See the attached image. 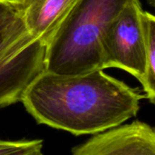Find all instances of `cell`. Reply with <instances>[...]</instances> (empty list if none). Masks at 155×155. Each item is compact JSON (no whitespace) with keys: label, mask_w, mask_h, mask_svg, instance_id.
Here are the masks:
<instances>
[{"label":"cell","mask_w":155,"mask_h":155,"mask_svg":"<svg viewBox=\"0 0 155 155\" xmlns=\"http://www.w3.org/2000/svg\"><path fill=\"white\" fill-rule=\"evenodd\" d=\"M77 0H16L14 6L30 35L45 45Z\"/></svg>","instance_id":"8992f818"},{"label":"cell","mask_w":155,"mask_h":155,"mask_svg":"<svg viewBox=\"0 0 155 155\" xmlns=\"http://www.w3.org/2000/svg\"><path fill=\"white\" fill-rule=\"evenodd\" d=\"M72 155H155V131L141 121L121 124L94 134Z\"/></svg>","instance_id":"5b68a950"},{"label":"cell","mask_w":155,"mask_h":155,"mask_svg":"<svg viewBox=\"0 0 155 155\" xmlns=\"http://www.w3.org/2000/svg\"><path fill=\"white\" fill-rule=\"evenodd\" d=\"M43 140H1L0 155H43Z\"/></svg>","instance_id":"ba28073f"},{"label":"cell","mask_w":155,"mask_h":155,"mask_svg":"<svg viewBox=\"0 0 155 155\" xmlns=\"http://www.w3.org/2000/svg\"><path fill=\"white\" fill-rule=\"evenodd\" d=\"M148 3L152 5V6H154L155 5V0H147Z\"/></svg>","instance_id":"8fae6325"},{"label":"cell","mask_w":155,"mask_h":155,"mask_svg":"<svg viewBox=\"0 0 155 155\" xmlns=\"http://www.w3.org/2000/svg\"><path fill=\"white\" fill-rule=\"evenodd\" d=\"M143 25L145 39L146 70L144 82L142 84L145 99L155 104V17L143 10Z\"/></svg>","instance_id":"52a82bcc"},{"label":"cell","mask_w":155,"mask_h":155,"mask_svg":"<svg viewBox=\"0 0 155 155\" xmlns=\"http://www.w3.org/2000/svg\"><path fill=\"white\" fill-rule=\"evenodd\" d=\"M17 15L14 5L0 1V26L13 19Z\"/></svg>","instance_id":"9c48e42d"},{"label":"cell","mask_w":155,"mask_h":155,"mask_svg":"<svg viewBox=\"0 0 155 155\" xmlns=\"http://www.w3.org/2000/svg\"><path fill=\"white\" fill-rule=\"evenodd\" d=\"M143 13L140 1H132L108 25L101 40L103 69L126 71L141 84L146 70Z\"/></svg>","instance_id":"277c9868"},{"label":"cell","mask_w":155,"mask_h":155,"mask_svg":"<svg viewBox=\"0 0 155 155\" xmlns=\"http://www.w3.org/2000/svg\"><path fill=\"white\" fill-rule=\"evenodd\" d=\"M145 95L98 69L77 75L43 72L21 102L40 124L79 136L96 134L135 117Z\"/></svg>","instance_id":"6da1fadb"},{"label":"cell","mask_w":155,"mask_h":155,"mask_svg":"<svg viewBox=\"0 0 155 155\" xmlns=\"http://www.w3.org/2000/svg\"><path fill=\"white\" fill-rule=\"evenodd\" d=\"M0 1H2V2H4V3H6V4H9V5H14V4L15 3V1H16V0H0Z\"/></svg>","instance_id":"30bf717a"},{"label":"cell","mask_w":155,"mask_h":155,"mask_svg":"<svg viewBox=\"0 0 155 155\" xmlns=\"http://www.w3.org/2000/svg\"><path fill=\"white\" fill-rule=\"evenodd\" d=\"M45 51L46 45L30 35L18 14L0 26V109L21 102L45 71Z\"/></svg>","instance_id":"3957f363"},{"label":"cell","mask_w":155,"mask_h":155,"mask_svg":"<svg viewBox=\"0 0 155 155\" xmlns=\"http://www.w3.org/2000/svg\"><path fill=\"white\" fill-rule=\"evenodd\" d=\"M132 1L77 0L46 43L45 72L77 75L104 70L102 36Z\"/></svg>","instance_id":"7a4b0ae2"}]
</instances>
